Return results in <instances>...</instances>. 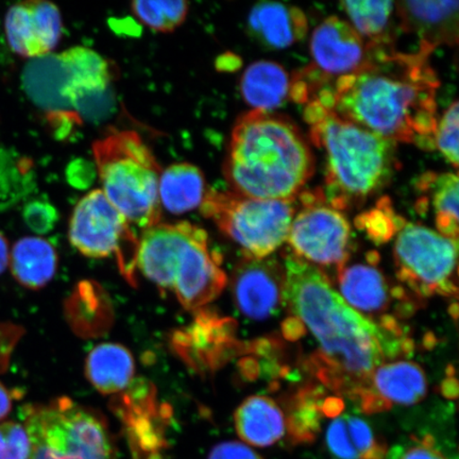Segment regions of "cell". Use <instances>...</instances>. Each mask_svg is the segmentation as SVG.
Returning <instances> with one entry per match:
<instances>
[{"label":"cell","instance_id":"obj_1","mask_svg":"<svg viewBox=\"0 0 459 459\" xmlns=\"http://www.w3.org/2000/svg\"><path fill=\"white\" fill-rule=\"evenodd\" d=\"M369 49L368 62L335 80L321 103L384 139L433 151L440 82L430 53H398L394 46Z\"/></svg>","mask_w":459,"mask_h":459},{"label":"cell","instance_id":"obj_2","mask_svg":"<svg viewBox=\"0 0 459 459\" xmlns=\"http://www.w3.org/2000/svg\"><path fill=\"white\" fill-rule=\"evenodd\" d=\"M284 269V303L318 342L311 369L325 386L358 401L373 371L399 351L397 342L348 306L320 268L289 255Z\"/></svg>","mask_w":459,"mask_h":459},{"label":"cell","instance_id":"obj_3","mask_svg":"<svg viewBox=\"0 0 459 459\" xmlns=\"http://www.w3.org/2000/svg\"><path fill=\"white\" fill-rule=\"evenodd\" d=\"M314 171L312 148L291 119L261 110L238 119L223 164L232 192L261 200H296Z\"/></svg>","mask_w":459,"mask_h":459},{"label":"cell","instance_id":"obj_4","mask_svg":"<svg viewBox=\"0 0 459 459\" xmlns=\"http://www.w3.org/2000/svg\"><path fill=\"white\" fill-rule=\"evenodd\" d=\"M304 118L311 140L325 152V197L341 211L365 204L388 186L398 169L395 143L337 115L317 100Z\"/></svg>","mask_w":459,"mask_h":459},{"label":"cell","instance_id":"obj_5","mask_svg":"<svg viewBox=\"0 0 459 459\" xmlns=\"http://www.w3.org/2000/svg\"><path fill=\"white\" fill-rule=\"evenodd\" d=\"M136 266L160 289L174 291L189 311L215 300L227 285L208 234L188 221L146 229L137 245Z\"/></svg>","mask_w":459,"mask_h":459},{"label":"cell","instance_id":"obj_6","mask_svg":"<svg viewBox=\"0 0 459 459\" xmlns=\"http://www.w3.org/2000/svg\"><path fill=\"white\" fill-rule=\"evenodd\" d=\"M93 153L103 194L129 223L146 230L160 223L156 157L135 131H112L96 141Z\"/></svg>","mask_w":459,"mask_h":459},{"label":"cell","instance_id":"obj_7","mask_svg":"<svg viewBox=\"0 0 459 459\" xmlns=\"http://www.w3.org/2000/svg\"><path fill=\"white\" fill-rule=\"evenodd\" d=\"M30 452L28 459H113L108 424L99 412L71 399L22 410Z\"/></svg>","mask_w":459,"mask_h":459},{"label":"cell","instance_id":"obj_8","mask_svg":"<svg viewBox=\"0 0 459 459\" xmlns=\"http://www.w3.org/2000/svg\"><path fill=\"white\" fill-rule=\"evenodd\" d=\"M296 200H261L230 192L209 191L201 213L242 247L246 257L266 258L289 238Z\"/></svg>","mask_w":459,"mask_h":459},{"label":"cell","instance_id":"obj_9","mask_svg":"<svg viewBox=\"0 0 459 459\" xmlns=\"http://www.w3.org/2000/svg\"><path fill=\"white\" fill-rule=\"evenodd\" d=\"M457 254V239L404 223L394 250L397 277L420 297H456Z\"/></svg>","mask_w":459,"mask_h":459},{"label":"cell","instance_id":"obj_10","mask_svg":"<svg viewBox=\"0 0 459 459\" xmlns=\"http://www.w3.org/2000/svg\"><path fill=\"white\" fill-rule=\"evenodd\" d=\"M70 240L85 256H117L120 271L134 282L139 239L130 223L101 189L90 192L74 208L70 222Z\"/></svg>","mask_w":459,"mask_h":459},{"label":"cell","instance_id":"obj_11","mask_svg":"<svg viewBox=\"0 0 459 459\" xmlns=\"http://www.w3.org/2000/svg\"><path fill=\"white\" fill-rule=\"evenodd\" d=\"M302 209L290 229L291 255L320 267H334L337 272L346 266L351 248V228L346 216L328 203L324 191L301 192Z\"/></svg>","mask_w":459,"mask_h":459},{"label":"cell","instance_id":"obj_12","mask_svg":"<svg viewBox=\"0 0 459 459\" xmlns=\"http://www.w3.org/2000/svg\"><path fill=\"white\" fill-rule=\"evenodd\" d=\"M231 287L240 313L252 320H266L284 303V266L274 258L245 257L235 268Z\"/></svg>","mask_w":459,"mask_h":459},{"label":"cell","instance_id":"obj_13","mask_svg":"<svg viewBox=\"0 0 459 459\" xmlns=\"http://www.w3.org/2000/svg\"><path fill=\"white\" fill-rule=\"evenodd\" d=\"M63 67L60 97L66 113L94 112V102H102L113 82L110 62L85 48H74L59 55Z\"/></svg>","mask_w":459,"mask_h":459},{"label":"cell","instance_id":"obj_14","mask_svg":"<svg viewBox=\"0 0 459 459\" xmlns=\"http://www.w3.org/2000/svg\"><path fill=\"white\" fill-rule=\"evenodd\" d=\"M311 67L332 83L357 73L369 60L370 49L351 24L330 16L315 29L311 39Z\"/></svg>","mask_w":459,"mask_h":459},{"label":"cell","instance_id":"obj_15","mask_svg":"<svg viewBox=\"0 0 459 459\" xmlns=\"http://www.w3.org/2000/svg\"><path fill=\"white\" fill-rule=\"evenodd\" d=\"M5 33L17 55L29 59L50 55L61 38L60 11L48 2L17 4L5 17Z\"/></svg>","mask_w":459,"mask_h":459},{"label":"cell","instance_id":"obj_16","mask_svg":"<svg viewBox=\"0 0 459 459\" xmlns=\"http://www.w3.org/2000/svg\"><path fill=\"white\" fill-rule=\"evenodd\" d=\"M428 382L421 367L398 360L378 366L359 398L367 414L392 409L393 405H412L426 397Z\"/></svg>","mask_w":459,"mask_h":459},{"label":"cell","instance_id":"obj_17","mask_svg":"<svg viewBox=\"0 0 459 459\" xmlns=\"http://www.w3.org/2000/svg\"><path fill=\"white\" fill-rule=\"evenodd\" d=\"M401 28L420 39V48L432 54L438 46H456L459 3L453 0H405L394 3Z\"/></svg>","mask_w":459,"mask_h":459},{"label":"cell","instance_id":"obj_18","mask_svg":"<svg viewBox=\"0 0 459 459\" xmlns=\"http://www.w3.org/2000/svg\"><path fill=\"white\" fill-rule=\"evenodd\" d=\"M128 388L129 393L120 397L117 409L127 428L134 457L160 459L165 440L153 389L145 382Z\"/></svg>","mask_w":459,"mask_h":459},{"label":"cell","instance_id":"obj_19","mask_svg":"<svg viewBox=\"0 0 459 459\" xmlns=\"http://www.w3.org/2000/svg\"><path fill=\"white\" fill-rule=\"evenodd\" d=\"M248 26L265 48L284 49L306 37L307 19L301 9L292 5L262 2L251 10Z\"/></svg>","mask_w":459,"mask_h":459},{"label":"cell","instance_id":"obj_20","mask_svg":"<svg viewBox=\"0 0 459 459\" xmlns=\"http://www.w3.org/2000/svg\"><path fill=\"white\" fill-rule=\"evenodd\" d=\"M234 422L240 439L258 447L277 444L286 433L282 410L273 400L264 395L246 399L235 411Z\"/></svg>","mask_w":459,"mask_h":459},{"label":"cell","instance_id":"obj_21","mask_svg":"<svg viewBox=\"0 0 459 459\" xmlns=\"http://www.w3.org/2000/svg\"><path fill=\"white\" fill-rule=\"evenodd\" d=\"M338 284L342 299L359 314L381 315L389 307L387 281L375 266H344L338 272Z\"/></svg>","mask_w":459,"mask_h":459},{"label":"cell","instance_id":"obj_22","mask_svg":"<svg viewBox=\"0 0 459 459\" xmlns=\"http://www.w3.org/2000/svg\"><path fill=\"white\" fill-rule=\"evenodd\" d=\"M326 446L337 459H385L386 445L377 438L368 422L358 416L335 418L326 429Z\"/></svg>","mask_w":459,"mask_h":459},{"label":"cell","instance_id":"obj_23","mask_svg":"<svg viewBox=\"0 0 459 459\" xmlns=\"http://www.w3.org/2000/svg\"><path fill=\"white\" fill-rule=\"evenodd\" d=\"M85 375L91 385L103 394L122 393L134 380V357L122 344L101 343L88 355Z\"/></svg>","mask_w":459,"mask_h":459},{"label":"cell","instance_id":"obj_24","mask_svg":"<svg viewBox=\"0 0 459 459\" xmlns=\"http://www.w3.org/2000/svg\"><path fill=\"white\" fill-rule=\"evenodd\" d=\"M290 74L275 62L254 63L240 80L244 100L255 110L271 112L282 106L290 97Z\"/></svg>","mask_w":459,"mask_h":459},{"label":"cell","instance_id":"obj_25","mask_svg":"<svg viewBox=\"0 0 459 459\" xmlns=\"http://www.w3.org/2000/svg\"><path fill=\"white\" fill-rule=\"evenodd\" d=\"M9 263L17 282L29 290H39L54 278L57 255L48 240L25 238L14 245Z\"/></svg>","mask_w":459,"mask_h":459},{"label":"cell","instance_id":"obj_26","mask_svg":"<svg viewBox=\"0 0 459 459\" xmlns=\"http://www.w3.org/2000/svg\"><path fill=\"white\" fill-rule=\"evenodd\" d=\"M205 194L203 171L193 164H172L160 176V204L172 214H183L198 208Z\"/></svg>","mask_w":459,"mask_h":459},{"label":"cell","instance_id":"obj_27","mask_svg":"<svg viewBox=\"0 0 459 459\" xmlns=\"http://www.w3.org/2000/svg\"><path fill=\"white\" fill-rule=\"evenodd\" d=\"M342 7L352 22L354 30L369 48L394 46L392 17L393 2H342Z\"/></svg>","mask_w":459,"mask_h":459},{"label":"cell","instance_id":"obj_28","mask_svg":"<svg viewBox=\"0 0 459 459\" xmlns=\"http://www.w3.org/2000/svg\"><path fill=\"white\" fill-rule=\"evenodd\" d=\"M419 189L432 196L436 226L446 238H458V177L428 172L419 178Z\"/></svg>","mask_w":459,"mask_h":459},{"label":"cell","instance_id":"obj_29","mask_svg":"<svg viewBox=\"0 0 459 459\" xmlns=\"http://www.w3.org/2000/svg\"><path fill=\"white\" fill-rule=\"evenodd\" d=\"M132 13L143 25L154 31L169 33L180 27L186 20L188 3L176 2H134Z\"/></svg>","mask_w":459,"mask_h":459},{"label":"cell","instance_id":"obj_30","mask_svg":"<svg viewBox=\"0 0 459 459\" xmlns=\"http://www.w3.org/2000/svg\"><path fill=\"white\" fill-rule=\"evenodd\" d=\"M314 392L303 393L299 395L296 411L292 412L289 421V430L296 441L313 440L319 428V406L315 402Z\"/></svg>","mask_w":459,"mask_h":459},{"label":"cell","instance_id":"obj_31","mask_svg":"<svg viewBox=\"0 0 459 459\" xmlns=\"http://www.w3.org/2000/svg\"><path fill=\"white\" fill-rule=\"evenodd\" d=\"M458 101L447 108L443 118L438 122L435 134V147L455 168L458 169Z\"/></svg>","mask_w":459,"mask_h":459},{"label":"cell","instance_id":"obj_32","mask_svg":"<svg viewBox=\"0 0 459 459\" xmlns=\"http://www.w3.org/2000/svg\"><path fill=\"white\" fill-rule=\"evenodd\" d=\"M397 221L394 220L392 208L388 201L382 199L378 208L361 215L357 220L359 227L366 229L367 233L376 242L384 243L393 237L397 229Z\"/></svg>","mask_w":459,"mask_h":459},{"label":"cell","instance_id":"obj_33","mask_svg":"<svg viewBox=\"0 0 459 459\" xmlns=\"http://www.w3.org/2000/svg\"><path fill=\"white\" fill-rule=\"evenodd\" d=\"M30 452L28 435L21 423H0V459H28Z\"/></svg>","mask_w":459,"mask_h":459},{"label":"cell","instance_id":"obj_34","mask_svg":"<svg viewBox=\"0 0 459 459\" xmlns=\"http://www.w3.org/2000/svg\"><path fill=\"white\" fill-rule=\"evenodd\" d=\"M22 215H24L26 225L38 234H48L53 231L56 223L59 221V214L54 206L42 200H34L28 204Z\"/></svg>","mask_w":459,"mask_h":459},{"label":"cell","instance_id":"obj_35","mask_svg":"<svg viewBox=\"0 0 459 459\" xmlns=\"http://www.w3.org/2000/svg\"><path fill=\"white\" fill-rule=\"evenodd\" d=\"M394 459H449L435 446L434 439L426 436L415 444L397 451Z\"/></svg>","mask_w":459,"mask_h":459},{"label":"cell","instance_id":"obj_36","mask_svg":"<svg viewBox=\"0 0 459 459\" xmlns=\"http://www.w3.org/2000/svg\"><path fill=\"white\" fill-rule=\"evenodd\" d=\"M209 459H264L248 446L237 443V441H228L217 445L211 451Z\"/></svg>","mask_w":459,"mask_h":459},{"label":"cell","instance_id":"obj_37","mask_svg":"<svg viewBox=\"0 0 459 459\" xmlns=\"http://www.w3.org/2000/svg\"><path fill=\"white\" fill-rule=\"evenodd\" d=\"M13 394L7 387L0 383V421L3 420L9 414L13 409Z\"/></svg>","mask_w":459,"mask_h":459},{"label":"cell","instance_id":"obj_38","mask_svg":"<svg viewBox=\"0 0 459 459\" xmlns=\"http://www.w3.org/2000/svg\"><path fill=\"white\" fill-rule=\"evenodd\" d=\"M10 260L9 245L7 239L0 233V274L7 268Z\"/></svg>","mask_w":459,"mask_h":459}]
</instances>
